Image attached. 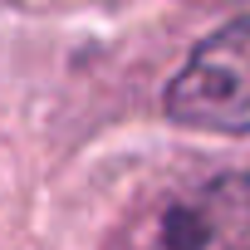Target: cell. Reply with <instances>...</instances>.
<instances>
[{
    "label": "cell",
    "instance_id": "obj_1",
    "mask_svg": "<svg viewBox=\"0 0 250 250\" xmlns=\"http://www.w3.org/2000/svg\"><path fill=\"white\" fill-rule=\"evenodd\" d=\"M162 108L182 128L250 133V20L206 35L162 88Z\"/></svg>",
    "mask_w": 250,
    "mask_h": 250
},
{
    "label": "cell",
    "instance_id": "obj_2",
    "mask_svg": "<svg viewBox=\"0 0 250 250\" xmlns=\"http://www.w3.org/2000/svg\"><path fill=\"white\" fill-rule=\"evenodd\" d=\"M157 250H250V167L177 196L162 216Z\"/></svg>",
    "mask_w": 250,
    "mask_h": 250
}]
</instances>
